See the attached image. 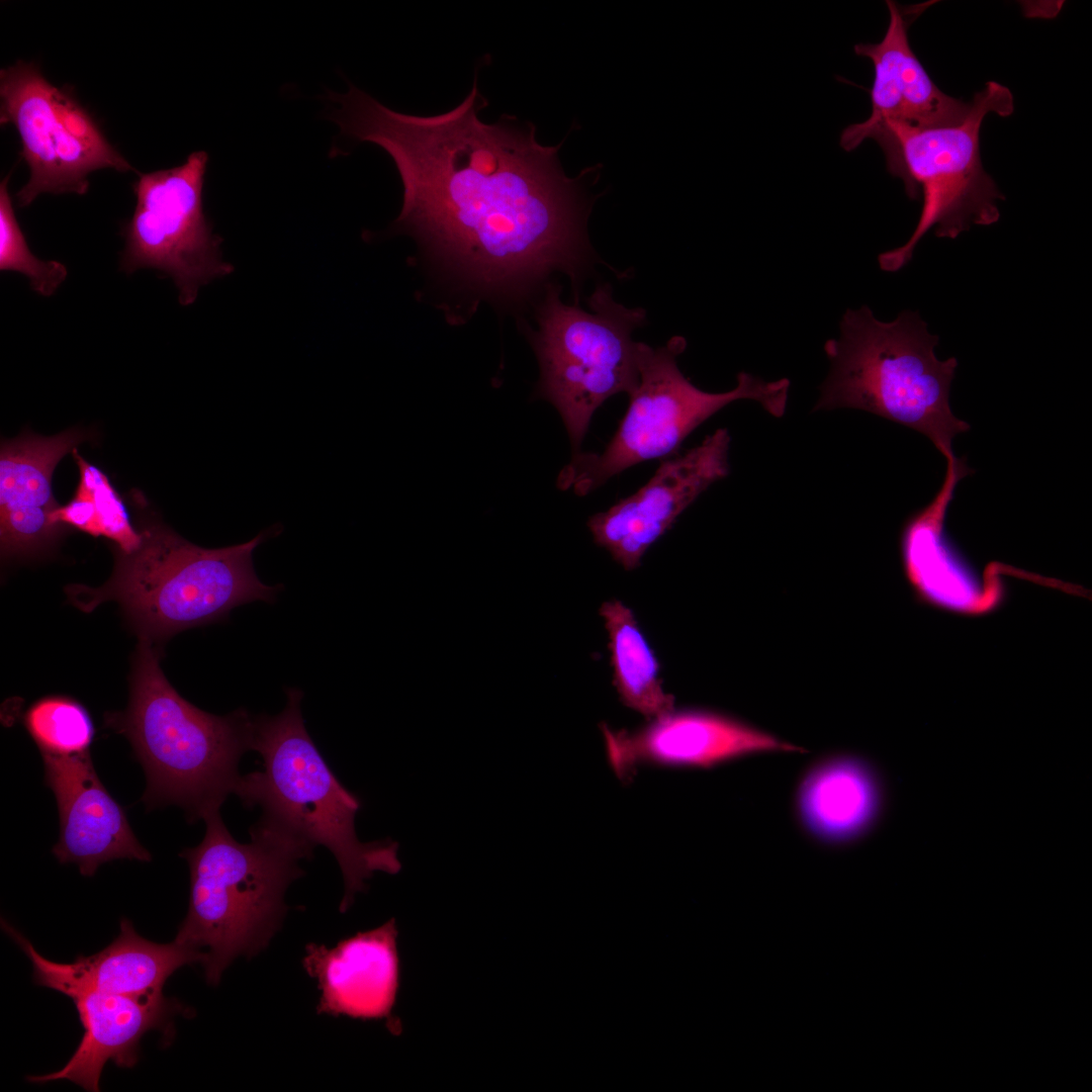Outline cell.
<instances>
[{
    "label": "cell",
    "mask_w": 1092,
    "mask_h": 1092,
    "mask_svg": "<svg viewBox=\"0 0 1092 1092\" xmlns=\"http://www.w3.org/2000/svg\"><path fill=\"white\" fill-rule=\"evenodd\" d=\"M609 636L613 682L622 703L647 720L673 711L674 697L659 677V661L633 611L619 600L602 604Z\"/></svg>",
    "instance_id": "21"
},
{
    "label": "cell",
    "mask_w": 1092,
    "mask_h": 1092,
    "mask_svg": "<svg viewBox=\"0 0 1092 1092\" xmlns=\"http://www.w3.org/2000/svg\"><path fill=\"white\" fill-rule=\"evenodd\" d=\"M23 721L41 756L72 757L87 753L95 734L87 710L65 696L36 701L26 711Z\"/></svg>",
    "instance_id": "22"
},
{
    "label": "cell",
    "mask_w": 1092,
    "mask_h": 1092,
    "mask_svg": "<svg viewBox=\"0 0 1092 1092\" xmlns=\"http://www.w3.org/2000/svg\"><path fill=\"white\" fill-rule=\"evenodd\" d=\"M72 452L80 472L76 491L92 500L98 536H104L116 543L120 552H133L142 542V533L135 531L131 525L118 492L102 470L88 463L77 453L76 448Z\"/></svg>",
    "instance_id": "24"
},
{
    "label": "cell",
    "mask_w": 1092,
    "mask_h": 1092,
    "mask_svg": "<svg viewBox=\"0 0 1092 1092\" xmlns=\"http://www.w3.org/2000/svg\"><path fill=\"white\" fill-rule=\"evenodd\" d=\"M203 820L202 841L179 853L189 866L190 897L175 939L203 954L206 981L217 985L237 957L267 946L287 911L286 889L303 875L298 862L312 853L259 822L250 828V842L241 843L219 810Z\"/></svg>",
    "instance_id": "4"
},
{
    "label": "cell",
    "mask_w": 1092,
    "mask_h": 1092,
    "mask_svg": "<svg viewBox=\"0 0 1092 1092\" xmlns=\"http://www.w3.org/2000/svg\"><path fill=\"white\" fill-rule=\"evenodd\" d=\"M938 341L916 311L881 322L867 305L847 309L839 338L824 345L831 369L813 411L851 407L875 414L920 432L950 457L952 438L969 425L951 413L958 361L936 358Z\"/></svg>",
    "instance_id": "5"
},
{
    "label": "cell",
    "mask_w": 1092,
    "mask_h": 1092,
    "mask_svg": "<svg viewBox=\"0 0 1092 1092\" xmlns=\"http://www.w3.org/2000/svg\"><path fill=\"white\" fill-rule=\"evenodd\" d=\"M8 178L0 185V269L24 274L33 290L51 296L66 279L67 268L57 261L39 260L30 252L14 214Z\"/></svg>",
    "instance_id": "23"
},
{
    "label": "cell",
    "mask_w": 1092,
    "mask_h": 1092,
    "mask_svg": "<svg viewBox=\"0 0 1092 1092\" xmlns=\"http://www.w3.org/2000/svg\"><path fill=\"white\" fill-rule=\"evenodd\" d=\"M207 162V154L197 151L177 167L140 175L133 184L136 205L123 229L121 270L163 272L178 288L182 305L192 304L201 286L233 272L203 212Z\"/></svg>",
    "instance_id": "11"
},
{
    "label": "cell",
    "mask_w": 1092,
    "mask_h": 1092,
    "mask_svg": "<svg viewBox=\"0 0 1092 1092\" xmlns=\"http://www.w3.org/2000/svg\"><path fill=\"white\" fill-rule=\"evenodd\" d=\"M686 347L680 336L656 349L639 343V380L628 394L629 405L618 430L602 453L573 455L560 474L563 488L585 495L627 468L669 456L695 429L733 401L752 399L776 418L785 415L788 378L765 381L740 372L733 389L707 392L677 367L676 358Z\"/></svg>",
    "instance_id": "8"
},
{
    "label": "cell",
    "mask_w": 1092,
    "mask_h": 1092,
    "mask_svg": "<svg viewBox=\"0 0 1092 1092\" xmlns=\"http://www.w3.org/2000/svg\"><path fill=\"white\" fill-rule=\"evenodd\" d=\"M287 702L277 715L253 716L251 749L262 769L242 776L235 795L246 807L258 806L259 823L293 839L312 853L328 848L341 869L346 912L375 872L401 870L399 845L390 838L362 842L355 829L359 798L335 777L309 736L300 704L303 693L285 689Z\"/></svg>",
    "instance_id": "2"
},
{
    "label": "cell",
    "mask_w": 1092,
    "mask_h": 1092,
    "mask_svg": "<svg viewBox=\"0 0 1092 1092\" xmlns=\"http://www.w3.org/2000/svg\"><path fill=\"white\" fill-rule=\"evenodd\" d=\"M75 1004L84 1032L75 1053L59 1071L29 1076L33 1083L71 1081L87 1091L100 1090L104 1066L131 1068L139 1059L140 1041L151 1030H168L173 1016L185 1007L163 992L120 995L95 990L67 994Z\"/></svg>",
    "instance_id": "18"
},
{
    "label": "cell",
    "mask_w": 1092,
    "mask_h": 1092,
    "mask_svg": "<svg viewBox=\"0 0 1092 1092\" xmlns=\"http://www.w3.org/2000/svg\"><path fill=\"white\" fill-rule=\"evenodd\" d=\"M269 533L224 548L209 549L185 540L164 526L142 532L131 553L119 551L111 578L101 587L70 585L79 609L90 612L115 600L152 635L179 631L223 619L236 607L272 603L281 584L267 585L256 574L254 550Z\"/></svg>",
    "instance_id": "6"
},
{
    "label": "cell",
    "mask_w": 1092,
    "mask_h": 1092,
    "mask_svg": "<svg viewBox=\"0 0 1092 1092\" xmlns=\"http://www.w3.org/2000/svg\"><path fill=\"white\" fill-rule=\"evenodd\" d=\"M44 783L53 791L60 819L53 854L61 863H75L92 877L114 859L151 861L123 808L99 780L90 753L72 757L42 756Z\"/></svg>",
    "instance_id": "14"
},
{
    "label": "cell",
    "mask_w": 1092,
    "mask_h": 1092,
    "mask_svg": "<svg viewBox=\"0 0 1092 1092\" xmlns=\"http://www.w3.org/2000/svg\"><path fill=\"white\" fill-rule=\"evenodd\" d=\"M965 120L957 125L917 127L888 121L868 136L882 148L887 170L902 179L911 199L922 196L917 225L901 247L879 255L880 268L896 272L911 259L921 238L934 229L938 238L956 239L972 225L998 221L997 200H1004L980 155V129L990 113L1014 111L1010 90L994 81L975 93Z\"/></svg>",
    "instance_id": "7"
},
{
    "label": "cell",
    "mask_w": 1092,
    "mask_h": 1092,
    "mask_svg": "<svg viewBox=\"0 0 1092 1092\" xmlns=\"http://www.w3.org/2000/svg\"><path fill=\"white\" fill-rule=\"evenodd\" d=\"M0 97L1 124L17 129L30 173L16 193L18 206L29 205L41 193L85 194L88 175L99 169L133 170L87 111L34 64L19 61L2 69Z\"/></svg>",
    "instance_id": "10"
},
{
    "label": "cell",
    "mask_w": 1092,
    "mask_h": 1092,
    "mask_svg": "<svg viewBox=\"0 0 1092 1092\" xmlns=\"http://www.w3.org/2000/svg\"><path fill=\"white\" fill-rule=\"evenodd\" d=\"M397 927L391 918L328 948L305 946L302 964L321 992L316 1012L358 1019H385L393 1034L401 1023L392 1015L399 986Z\"/></svg>",
    "instance_id": "16"
},
{
    "label": "cell",
    "mask_w": 1092,
    "mask_h": 1092,
    "mask_svg": "<svg viewBox=\"0 0 1092 1092\" xmlns=\"http://www.w3.org/2000/svg\"><path fill=\"white\" fill-rule=\"evenodd\" d=\"M253 716L242 708L217 716L186 701L144 641L128 706L123 713L108 714L106 723L129 740L145 770V805H178L193 822L219 810L236 793L241 757L252 750Z\"/></svg>",
    "instance_id": "3"
},
{
    "label": "cell",
    "mask_w": 1092,
    "mask_h": 1092,
    "mask_svg": "<svg viewBox=\"0 0 1092 1092\" xmlns=\"http://www.w3.org/2000/svg\"><path fill=\"white\" fill-rule=\"evenodd\" d=\"M730 443L729 432L718 429L684 454L662 460L635 493L589 518L594 541L626 570L638 567L679 515L729 474Z\"/></svg>",
    "instance_id": "12"
},
{
    "label": "cell",
    "mask_w": 1092,
    "mask_h": 1092,
    "mask_svg": "<svg viewBox=\"0 0 1092 1092\" xmlns=\"http://www.w3.org/2000/svg\"><path fill=\"white\" fill-rule=\"evenodd\" d=\"M329 97L341 132L395 164L403 203L393 230L421 241L469 288L519 297L553 270L578 283L584 213L577 183L560 167L561 144L540 145L534 125L506 114L482 122L488 101L476 76L460 104L432 116L394 111L353 85Z\"/></svg>",
    "instance_id": "1"
},
{
    "label": "cell",
    "mask_w": 1092,
    "mask_h": 1092,
    "mask_svg": "<svg viewBox=\"0 0 1092 1092\" xmlns=\"http://www.w3.org/2000/svg\"><path fill=\"white\" fill-rule=\"evenodd\" d=\"M3 929L30 959L35 984L67 996L74 990H95L120 995L160 993L172 974L186 965L202 963L203 954L174 939L169 943L141 936L122 918L118 935L103 949L60 964L39 954L31 942L6 921Z\"/></svg>",
    "instance_id": "17"
},
{
    "label": "cell",
    "mask_w": 1092,
    "mask_h": 1092,
    "mask_svg": "<svg viewBox=\"0 0 1092 1092\" xmlns=\"http://www.w3.org/2000/svg\"><path fill=\"white\" fill-rule=\"evenodd\" d=\"M585 311L563 303L560 288L550 285L530 337L540 365L536 393L557 410L573 455L581 452L598 407L637 386L639 343L632 333L646 314L616 302L607 284L597 287Z\"/></svg>",
    "instance_id": "9"
},
{
    "label": "cell",
    "mask_w": 1092,
    "mask_h": 1092,
    "mask_svg": "<svg viewBox=\"0 0 1092 1092\" xmlns=\"http://www.w3.org/2000/svg\"><path fill=\"white\" fill-rule=\"evenodd\" d=\"M804 829L826 843H845L875 823L882 791L874 769L852 755L826 757L803 776L795 799Z\"/></svg>",
    "instance_id": "20"
},
{
    "label": "cell",
    "mask_w": 1092,
    "mask_h": 1092,
    "mask_svg": "<svg viewBox=\"0 0 1092 1092\" xmlns=\"http://www.w3.org/2000/svg\"><path fill=\"white\" fill-rule=\"evenodd\" d=\"M85 439L76 429L53 437L23 435L4 441L0 453V538L5 555L28 552L61 531L51 516L59 507L52 489L58 462Z\"/></svg>",
    "instance_id": "19"
},
{
    "label": "cell",
    "mask_w": 1092,
    "mask_h": 1092,
    "mask_svg": "<svg viewBox=\"0 0 1092 1092\" xmlns=\"http://www.w3.org/2000/svg\"><path fill=\"white\" fill-rule=\"evenodd\" d=\"M889 24L881 41L857 43L854 53L874 65L871 89L872 113L863 121L845 127L840 146L856 149L869 134L888 121L917 127H939L962 123L971 109L965 102L942 92L931 80L911 49L908 26L913 18L894 1H886Z\"/></svg>",
    "instance_id": "15"
},
{
    "label": "cell",
    "mask_w": 1092,
    "mask_h": 1092,
    "mask_svg": "<svg viewBox=\"0 0 1092 1092\" xmlns=\"http://www.w3.org/2000/svg\"><path fill=\"white\" fill-rule=\"evenodd\" d=\"M607 759L620 778L644 764L711 768L764 752L802 748L730 716L699 709H675L634 730L601 727Z\"/></svg>",
    "instance_id": "13"
}]
</instances>
